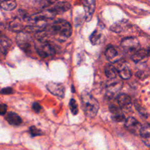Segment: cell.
<instances>
[{
	"label": "cell",
	"mask_w": 150,
	"mask_h": 150,
	"mask_svg": "<svg viewBox=\"0 0 150 150\" xmlns=\"http://www.w3.org/2000/svg\"><path fill=\"white\" fill-rule=\"evenodd\" d=\"M81 104L86 117L93 118L98 114L99 103L89 92L84 91L81 94Z\"/></svg>",
	"instance_id": "1"
},
{
	"label": "cell",
	"mask_w": 150,
	"mask_h": 150,
	"mask_svg": "<svg viewBox=\"0 0 150 150\" xmlns=\"http://www.w3.org/2000/svg\"><path fill=\"white\" fill-rule=\"evenodd\" d=\"M52 32L54 37L59 41H65L72 35V26L64 20H57L52 25Z\"/></svg>",
	"instance_id": "2"
},
{
	"label": "cell",
	"mask_w": 150,
	"mask_h": 150,
	"mask_svg": "<svg viewBox=\"0 0 150 150\" xmlns=\"http://www.w3.org/2000/svg\"><path fill=\"white\" fill-rule=\"evenodd\" d=\"M35 47L38 54L41 57H48L55 54L54 48L46 41L37 40L35 42Z\"/></svg>",
	"instance_id": "3"
},
{
	"label": "cell",
	"mask_w": 150,
	"mask_h": 150,
	"mask_svg": "<svg viewBox=\"0 0 150 150\" xmlns=\"http://www.w3.org/2000/svg\"><path fill=\"white\" fill-rule=\"evenodd\" d=\"M121 46L125 52L133 54L140 49L141 45L138 39L135 38H127L122 41Z\"/></svg>",
	"instance_id": "4"
},
{
	"label": "cell",
	"mask_w": 150,
	"mask_h": 150,
	"mask_svg": "<svg viewBox=\"0 0 150 150\" xmlns=\"http://www.w3.org/2000/svg\"><path fill=\"white\" fill-rule=\"evenodd\" d=\"M47 89L53 94L59 98H64V93H65V89L64 86L62 83H56V82H49L46 85Z\"/></svg>",
	"instance_id": "5"
},
{
	"label": "cell",
	"mask_w": 150,
	"mask_h": 150,
	"mask_svg": "<svg viewBox=\"0 0 150 150\" xmlns=\"http://www.w3.org/2000/svg\"><path fill=\"white\" fill-rule=\"evenodd\" d=\"M125 126L130 133L135 135H138L140 133V129L142 127V125L134 117H129L125 120Z\"/></svg>",
	"instance_id": "6"
},
{
	"label": "cell",
	"mask_w": 150,
	"mask_h": 150,
	"mask_svg": "<svg viewBox=\"0 0 150 150\" xmlns=\"http://www.w3.org/2000/svg\"><path fill=\"white\" fill-rule=\"evenodd\" d=\"M122 87V83L119 81H114V79H112L111 83H108L106 88V94L108 98H114L117 94L120 92Z\"/></svg>",
	"instance_id": "7"
},
{
	"label": "cell",
	"mask_w": 150,
	"mask_h": 150,
	"mask_svg": "<svg viewBox=\"0 0 150 150\" xmlns=\"http://www.w3.org/2000/svg\"><path fill=\"white\" fill-rule=\"evenodd\" d=\"M83 7L85 11V19L86 21H89L92 19V16L95 10V1L94 0H86L83 1Z\"/></svg>",
	"instance_id": "8"
},
{
	"label": "cell",
	"mask_w": 150,
	"mask_h": 150,
	"mask_svg": "<svg viewBox=\"0 0 150 150\" xmlns=\"http://www.w3.org/2000/svg\"><path fill=\"white\" fill-rule=\"evenodd\" d=\"M105 57L107 59L112 63H116L120 60V56L117 50L114 47L109 46L105 51Z\"/></svg>",
	"instance_id": "9"
},
{
	"label": "cell",
	"mask_w": 150,
	"mask_h": 150,
	"mask_svg": "<svg viewBox=\"0 0 150 150\" xmlns=\"http://www.w3.org/2000/svg\"><path fill=\"white\" fill-rule=\"evenodd\" d=\"M139 134L142 136V139L145 145L149 146L150 145V127L149 124H144L142 125Z\"/></svg>",
	"instance_id": "10"
},
{
	"label": "cell",
	"mask_w": 150,
	"mask_h": 150,
	"mask_svg": "<svg viewBox=\"0 0 150 150\" xmlns=\"http://www.w3.org/2000/svg\"><path fill=\"white\" fill-rule=\"evenodd\" d=\"M130 22L128 21L122 20L112 25L111 26V30L112 32L120 33V32H124L125 29H127L130 26Z\"/></svg>",
	"instance_id": "11"
},
{
	"label": "cell",
	"mask_w": 150,
	"mask_h": 150,
	"mask_svg": "<svg viewBox=\"0 0 150 150\" xmlns=\"http://www.w3.org/2000/svg\"><path fill=\"white\" fill-rule=\"evenodd\" d=\"M109 110L111 112V114H112L113 119L116 122H123L125 120V115L122 114L120 107L116 106V105H111L109 107Z\"/></svg>",
	"instance_id": "12"
},
{
	"label": "cell",
	"mask_w": 150,
	"mask_h": 150,
	"mask_svg": "<svg viewBox=\"0 0 150 150\" xmlns=\"http://www.w3.org/2000/svg\"><path fill=\"white\" fill-rule=\"evenodd\" d=\"M70 8V3L67 1H59L56 3L55 5L50 8V10H52L55 14L57 13H62L68 10Z\"/></svg>",
	"instance_id": "13"
},
{
	"label": "cell",
	"mask_w": 150,
	"mask_h": 150,
	"mask_svg": "<svg viewBox=\"0 0 150 150\" xmlns=\"http://www.w3.org/2000/svg\"><path fill=\"white\" fill-rule=\"evenodd\" d=\"M149 49H139V51H136L135 54L132 55V59L135 62H140L142 60L145 59L149 57Z\"/></svg>",
	"instance_id": "14"
},
{
	"label": "cell",
	"mask_w": 150,
	"mask_h": 150,
	"mask_svg": "<svg viewBox=\"0 0 150 150\" xmlns=\"http://www.w3.org/2000/svg\"><path fill=\"white\" fill-rule=\"evenodd\" d=\"M117 102L120 107L123 108H128L131 105L132 100L130 96L125 94H120L117 97Z\"/></svg>",
	"instance_id": "15"
},
{
	"label": "cell",
	"mask_w": 150,
	"mask_h": 150,
	"mask_svg": "<svg viewBox=\"0 0 150 150\" xmlns=\"http://www.w3.org/2000/svg\"><path fill=\"white\" fill-rule=\"evenodd\" d=\"M6 120L8 122L9 124L12 125L17 126L21 124L22 120L21 119V117L18 115L17 114L13 112H10L7 114V117H6Z\"/></svg>",
	"instance_id": "16"
},
{
	"label": "cell",
	"mask_w": 150,
	"mask_h": 150,
	"mask_svg": "<svg viewBox=\"0 0 150 150\" xmlns=\"http://www.w3.org/2000/svg\"><path fill=\"white\" fill-rule=\"evenodd\" d=\"M105 76H106L108 79L112 80V79H114L117 78V75H118V70L116 68L115 66H114L113 64H108L105 66Z\"/></svg>",
	"instance_id": "17"
},
{
	"label": "cell",
	"mask_w": 150,
	"mask_h": 150,
	"mask_svg": "<svg viewBox=\"0 0 150 150\" xmlns=\"http://www.w3.org/2000/svg\"><path fill=\"white\" fill-rule=\"evenodd\" d=\"M117 70H118V74L120 75V77L122 79H125V80H127V79H130V77L132 76L131 70L127 66H122V67L117 69Z\"/></svg>",
	"instance_id": "18"
},
{
	"label": "cell",
	"mask_w": 150,
	"mask_h": 150,
	"mask_svg": "<svg viewBox=\"0 0 150 150\" xmlns=\"http://www.w3.org/2000/svg\"><path fill=\"white\" fill-rule=\"evenodd\" d=\"M17 6L16 1H0V7L5 10H13Z\"/></svg>",
	"instance_id": "19"
},
{
	"label": "cell",
	"mask_w": 150,
	"mask_h": 150,
	"mask_svg": "<svg viewBox=\"0 0 150 150\" xmlns=\"http://www.w3.org/2000/svg\"><path fill=\"white\" fill-rule=\"evenodd\" d=\"M10 40L7 39L5 37H1L0 38V45H1V50L3 54H6L10 48L11 42H10Z\"/></svg>",
	"instance_id": "20"
},
{
	"label": "cell",
	"mask_w": 150,
	"mask_h": 150,
	"mask_svg": "<svg viewBox=\"0 0 150 150\" xmlns=\"http://www.w3.org/2000/svg\"><path fill=\"white\" fill-rule=\"evenodd\" d=\"M101 37H102L101 33H100L98 30H95L90 37V41L92 45H98L100 43Z\"/></svg>",
	"instance_id": "21"
},
{
	"label": "cell",
	"mask_w": 150,
	"mask_h": 150,
	"mask_svg": "<svg viewBox=\"0 0 150 150\" xmlns=\"http://www.w3.org/2000/svg\"><path fill=\"white\" fill-rule=\"evenodd\" d=\"M69 105H70V111H71L72 114L73 115H76L79 113V106H78V104L76 103V100L75 99H71L69 103Z\"/></svg>",
	"instance_id": "22"
},
{
	"label": "cell",
	"mask_w": 150,
	"mask_h": 150,
	"mask_svg": "<svg viewBox=\"0 0 150 150\" xmlns=\"http://www.w3.org/2000/svg\"><path fill=\"white\" fill-rule=\"evenodd\" d=\"M30 133L32 136H42V135L43 134L40 130L38 129L36 127H35V126H32V127H30Z\"/></svg>",
	"instance_id": "23"
},
{
	"label": "cell",
	"mask_w": 150,
	"mask_h": 150,
	"mask_svg": "<svg viewBox=\"0 0 150 150\" xmlns=\"http://www.w3.org/2000/svg\"><path fill=\"white\" fill-rule=\"evenodd\" d=\"M136 109H137V111L140 113V114H142V116H144V117H145L146 118H147L148 114L147 113H146V109H145V108H144L143 107L141 106L140 105H138V104H136Z\"/></svg>",
	"instance_id": "24"
},
{
	"label": "cell",
	"mask_w": 150,
	"mask_h": 150,
	"mask_svg": "<svg viewBox=\"0 0 150 150\" xmlns=\"http://www.w3.org/2000/svg\"><path fill=\"white\" fill-rule=\"evenodd\" d=\"M1 92V94H3V95H10V94L13 93V90L12 88L7 87V88H4V89H1V92Z\"/></svg>",
	"instance_id": "25"
},
{
	"label": "cell",
	"mask_w": 150,
	"mask_h": 150,
	"mask_svg": "<svg viewBox=\"0 0 150 150\" xmlns=\"http://www.w3.org/2000/svg\"><path fill=\"white\" fill-rule=\"evenodd\" d=\"M41 108H42V107H41V105H40L38 103H34L33 105H32V109H33L36 113L40 112Z\"/></svg>",
	"instance_id": "26"
},
{
	"label": "cell",
	"mask_w": 150,
	"mask_h": 150,
	"mask_svg": "<svg viewBox=\"0 0 150 150\" xmlns=\"http://www.w3.org/2000/svg\"><path fill=\"white\" fill-rule=\"evenodd\" d=\"M7 107L4 104H0V115H4L7 112Z\"/></svg>",
	"instance_id": "27"
}]
</instances>
